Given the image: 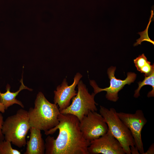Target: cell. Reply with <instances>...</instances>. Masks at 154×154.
<instances>
[{"label":"cell","instance_id":"obj_6","mask_svg":"<svg viewBox=\"0 0 154 154\" xmlns=\"http://www.w3.org/2000/svg\"><path fill=\"white\" fill-rule=\"evenodd\" d=\"M80 127L84 138L90 141L103 135L108 130L104 118L96 111H90L80 121Z\"/></svg>","mask_w":154,"mask_h":154},{"label":"cell","instance_id":"obj_3","mask_svg":"<svg viewBox=\"0 0 154 154\" xmlns=\"http://www.w3.org/2000/svg\"><path fill=\"white\" fill-rule=\"evenodd\" d=\"M30 128L28 111L21 108L4 121L2 132L5 140L21 148L26 145V137Z\"/></svg>","mask_w":154,"mask_h":154},{"label":"cell","instance_id":"obj_14","mask_svg":"<svg viewBox=\"0 0 154 154\" xmlns=\"http://www.w3.org/2000/svg\"><path fill=\"white\" fill-rule=\"evenodd\" d=\"M138 87L135 91L134 96L135 98H138L140 95L139 92L141 88L145 85H149L152 87V90L149 92L147 96L148 97H154V71L147 76H145L142 82H138Z\"/></svg>","mask_w":154,"mask_h":154},{"label":"cell","instance_id":"obj_13","mask_svg":"<svg viewBox=\"0 0 154 154\" xmlns=\"http://www.w3.org/2000/svg\"><path fill=\"white\" fill-rule=\"evenodd\" d=\"M133 60L137 70L144 73L145 76H149L154 71V64H151L144 54L139 55Z\"/></svg>","mask_w":154,"mask_h":154},{"label":"cell","instance_id":"obj_10","mask_svg":"<svg viewBox=\"0 0 154 154\" xmlns=\"http://www.w3.org/2000/svg\"><path fill=\"white\" fill-rule=\"evenodd\" d=\"M82 75L79 73H77L74 78L73 83L68 86L66 78L64 79L60 85H58L56 90L54 91V103L59 106L60 111L64 109L70 104V102L72 98L77 94L75 90Z\"/></svg>","mask_w":154,"mask_h":154},{"label":"cell","instance_id":"obj_9","mask_svg":"<svg viewBox=\"0 0 154 154\" xmlns=\"http://www.w3.org/2000/svg\"><path fill=\"white\" fill-rule=\"evenodd\" d=\"M89 154H125L119 142L108 130L100 137L90 141L88 148Z\"/></svg>","mask_w":154,"mask_h":154},{"label":"cell","instance_id":"obj_15","mask_svg":"<svg viewBox=\"0 0 154 154\" xmlns=\"http://www.w3.org/2000/svg\"><path fill=\"white\" fill-rule=\"evenodd\" d=\"M151 14L149 19V23L145 30L141 32H139L138 33L140 35V37L136 40L137 42L134 44V46H135L138 45V44H141V42L145 41L149 42L153 45L154 44V42L151 40L149 38L148 35V29L149 25L151 22V19L153 17L154 15L153 11L151 10Z\"/></svg>","mask_w":154,"mask_h":154},{"label":"cell","instance_id":"obj_2","mask_svg":"<svg viewBox=\"0 0 154 154\" xmlns=\"http://www.w3.org/2000/svg\"><path fill=\"white\" fill-rule=\"evenodd\" d=\"M34 104V107H31L28 111L30 127L45 132L59 124L58 116L60 113L57 104L49 102L40 92L38 93Z\"/></svg>","mask_w":154,"mask_h":154},{"label":"cell","instance_id":"obj_7","mask_svg":"<svg viewBox=\"0 0 154 154\" xmlns=\"http://www.w3.org/2000/svg\"><path fill=\"white\" fill-rule=\"evenodd\" d=\"M117 114L129 130L134 139L135 146L139 153L143 154L144 152L141 133L147 121L142 111L137 110L134 114L117 112Z\"/></svg>","mask_w":154,"mask_h":154},{"label":"cell","instance_id":"obj_8","mask_svg":"<svg viewBox=\"0 0 154 154\" xmlns=\"http://www.w3.org/2000/svg\"><path fill=\"white\" fill-rule=\"evenodd\" d=\"M116 67L112 66L107 70V74L110 80V85L109 87L104 88H99L96 82L94 80H90V85L93 87L94 93L96 95L103 91L106 92V98L108 100L116 102L118 98V93L126 84L130 85L134 82L137 75L134 72H128L127 78L123 80L116 78L115 76V72Z\"/></svg>","mask_w":154,"mask_h":154},{"label":"cell","instance_id":"obj_17","mask_svg":"<svg viewBox=\"0 0 154 154\" xmlns=\"http://www.w3.org/2000/svg\"><path fill=\"white\" fill-rule=\"evenodd\" d=\"M3 122V117L2 114L0 113V142L5 139L4 136L2 132Z\"/></svg>","mask_w":154,"mask_h":154},{"label":"cell","instance_id":"obj_18","mask_svg":"<svg viewBox=\"0 0 154 154\" xmlns=\"http://www.w3.org/2000/svg\"><path fill=\"white\" fill-rule=\"evenodd\" d=\"M154 143H153L148 149L147 151L144 153L143 154H154Z\"/></svg>","mask_w":154,"mask_h":154},{"label":"cell","instance_id":"obj_11","mask_svg":"<svg viewBox=\"0 0 154 154\" xmlns=\"http://www.w3.org/2000/svg\"><path fill=\"white\" fill-rule=\"evenodd\" d=\"M30 139L27 142V147L24 154H44L45 153V143L41 130L33 127L30 129Z\"/></svg>","mask_w":154,"mask_h":154},{"label":"cell","instance_id":"obj_12","mask_svg":"<svg viewBox=\"0 0 154 154\" xmlns=\"http://www.w3.org/2000/svg\"><path fill=\"white\" fill-rule=\"evenodd\" d=\"M21 83V85L19 90L15 92H11L10 91L11 87L7 84L6 86V92L4 93H2L0 91V103L2 104L4 107L5 110H7L10 106L14 104H17L22 108H24V106L20 101L17 100L16 97L19 93L22 90L27 89L30 91L33 90L25 86L23 82V76L20 81Z\"/></svg>","mask_w":154,"mask_h":154},{"label":"cell","instance_id":"obj_16","mask_svg":"<svg viewBox=\"0 0 154 154\" xmlns=\"http://www.w3.org/2000/svg\"><path fill=\"white\" fill-rule=\"evenodd\" d=\"M10 142L4 140L0 142V154H21L18 150L13 149Z\"/></svg>","mask_w":154,"mask_h":154},{"label":"cell","instance_id":"obj_1","mask_svg":"<svg viewBox=\"0 0 154 154\" xmlns=\"http://www.w3.org/2000/svg\"><path fill=\"white\" fill-rule=\"evenodd\" d=\"M58 118L59 124L44 133L46 135L52 134L59 130L56 139L49 135L46 139L45 153L89 154L88 148L90 141L84 137L78 118L71 114L61 113Z\"/></svg>","mask_w":154,"mask_h":154},{"label":"cell","instance_id":"obj_4","mask_svg":"<svg viewBox=\"0 0 154 154\" xmlns=\"http://www.w3.org/2000/svg\"><path fill=\"white\" fill-rule=\"evenodd\" d=\"M100 114L104 118L108 130L120 143L125 154H131L130 147L135 146L131 133L117 114L113 108L108 109L100 106Z\"/></svg>","mask_w":154,"mask_h":154},{"label":"cell","instance_id":"obj_5","mask_svg":"<svg viewBox=\"0 0 154 154\" xmlns=\"http://www.w3.org/2000/svg\"><path fill=\"white\" fill-rule=\"evenodd\" d=\"M76 95L72 99V102L66 109L60 111L62 114H70L76 116L80 121L90 111H97V104L94 100L96 94H90L82 80L78 84Z\"/></svg>","mask_w":154,"mask_h":154},{"label":"cell","instance_id":"obj_19","mask_svg":"<svg viewBox=\"0 0 154 154\" xmlns=\"http://www.w3.org/2000/svg\"><path fill=\"white\" fill-rule=\"evenodd\" d=\"M5 108L3 105L0 103V112L2 113H4L5 112Z\"/></svg>","mask_w":154,"mask_h":154}]
</instances>
